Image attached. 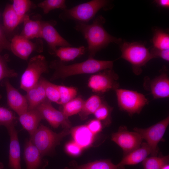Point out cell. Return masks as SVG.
<instances>
[{
    "label": "cell",
    "instance_id": "7402d4cb",
    "mask_svg": "<svg viewBox=\"0 0 169 169\" xmlns=\"http://www.w3.org/2000/svg\"><path fill=\"white\" fill-rule=\"evenodd\" d=\"M23 22V28L20 35L29 40L41 38L42 21L31 19L29 16L26 15Z\"/></svg>",
    "mask_w": 169,
    "mask_h": 169
},
{
    "label": "cell",
    "instance_id": "836d02e7",
    "mask_svg": "<svg viewBox=\"0 0 169 169\" xmlns=\"http://www.w3.org/2000/svg\"><path fill=\"white\" fill-rule=\"evenodd\" d=\"M11 4L16 14L23 21L26 13L31 8L32 4L29 0H13Z\"/></svg>",
    "mask_w": 169,
    "mask_h": 169
},
{
    "label": "cell",
    "instance_id": "e575fe53",
    "mask_svg": "<svg viewBox=\"0 0 169 169\" xmlns=\"http://www.w3.org/2000/svg\"><path fill=\"white\" fill-rule=\"evenodd\" d=\"M60 94L59 104L62 105L75 98L77 91L73 87L58 85Z\"/></svg>",
    "mask_w": 169,
    "mask_h": 169
},
{
    "label": "cell",
    "instance_id": "1f68e13d",
    "mask_svg": "<svg viewBox=\"0 0 169 169\" xmlns=\"http://www.w3.org/2000/svg\"><path fill=\"white\" fill-rule=\"evenodd\" d=\"M16 122V117L12 111L0 106V126H3L8 130L15 126Z\"/></svg>",
    "mask_w": 169,
    "mask_h": 169
},
{
    "label": "cell",
    "instance_id": "ba28073f",
    "mask_svg": "<svg viewBox=\"0 0 169 169\" xmlns=\"http://www.w3.org/2000/svg\"><path fill=\"white\" fill-rule=\"evenodd\" d=\"M118 75L112 69H105L92 75L89 78L88 86L94 92L102 94L118 88Z\"/></svg>",
    "mask_w": 169,
    "mask_h": 169
},
{
    "label": "cell",
    "instance_id": "83f0119b",
    "mask_svg": "<svg viewBox=\"0 0 169 169\" xmlns=\"http://www.w3.org/2000/svg\"><path fill=\"white\" fill-rule=\"evenodd\" d=\"M84 102L81 98H75L63 105L62 111L67 118L79 114L82 108Z\"/></svg>",
    "mask_w": 169,
    "mask_h": 169
},
{
    "label": "cell",
    "instance_id": "603a6c76",
    "mask_svg": "<svg viewBox=\"0 0 169 169\" xmlns=\"http://www.w3.org/2000/svg\"><path fill=\"white\" fill-rule=\"evenodd\" d=\"M3 28L6 33L13 31L21 23L23 20L16 14L13 9L11 4H7L3 13Z\"/></svg>",
    "mask_w": 169,
    "mask_h": 169
},
{
    "label": "cell",
    "instance_id": "ac0fdd59",
    "mask_svg": "<svg viewBox=\"0 0 169 169\" xmlns=\"http://www.w3.org/2000/svg\"><path fill=\"white\" fill-rule=\"evenodd\" d=\"M19 121L23 128L31 136L38 128L40 123L44 119L36 109L28 110L19 115Z\"/></svg>",
    "mask_w": 169,
    "mask_h": 169
},
{
    "label": "cell",
    "instance_id": "484cf974",
    "mask_svg": "<svg viewBox=\"0 0 169 169\" xmlns=\"http://www.w3.org/2000/svg\"><path fill=\"white\" fill-rule=\"evenodd\" d=\"M124 167L114 164L110 160L96 161L86 164L77 166L72 169H124Z\"/></svg>",
    "mask_w": 169,
    "mask_h": 169
},
{
    "label": "cell",
    "instance_id": "7bdbcfd3",
    "mask_svg": "<svg viewBox=\"0 0 169 169\" xmlns=\"http://www.w3.org/2000/svg\"><path fill=\"white\" fill-rule=\"evenodd\" d=\"M3 163L0 162V169H3Z\"/></svg>",
    "mask_w": 169,
    "mask_h": 169
},
{
    "label": "cell",
    "instance_id": "f35d334b",
    "mask_svg": "<svg viewBox=\"0 0 169 169\" xmlns=\"http://www.w3.org/2000/svg\"><path fill=\"white\" fill-rule=\"evenodd\" d=\"M65 149L69 154L74 156L79 155L82 148L74 141L68 143L65 146Z\"/></svg>",
    "mask_w": 169,
    "mask_h": 169
},
{
    "label": "cell",
    "instance_id": "4fadbf2b",
    "mask_svg": "<svg viewBox=\"0 0 169 169\" xmlns=\"http://www.w3.org/2000/svg\"><path fill=\"white\" fill-rule=\"evenodd\" d=\"M54 21H42L41 38L44 39L48 44L49 52L51 54H54L57 47H70L71 45L58 33L54 27Z\"/></svg>",
    "mask_w": 169,
    "mask_h": 169
},
{
    "label": "cell",
    "instance_id": "9a60e30c",
    "mask_svg": "<svg viewBox=\"0 0 169 169\" xmlns=\"http://www.w3.org/2000/svg\"><path fill=\"white\" fill-rule=\"evenodd\" d=\"M3 84L6 89L7 103L9 107L18 116L27 111L28 105L25 96L14 88L8 79L4 80Z\"/></svg>",
    "mask_w": 169,
    "mask_h": 169
},
{
    "label": "cell",
    "instance_id": "7a4b0ae2",
    "mask_svg": "<svg viewBox=\"0 0 169 169\" xmlns=\"http://www.w3.org/2000/svg\"><path fill=\"white\" fill-rule=\"evenodd\" d=\"M113 63V61L98 60L90 58L83 62L69 65H66L62 61H54L50 65L55 70L52 79L64 78L79 74H93L112 69Z\"/></svg>",
    "mask_w": 169,
    "mask_h": 169
},
{
    "label": "cell",
    "instance_id": "8fae6325",
    "mask_svg": "<svg viewBox=\"0 0 169 169\" xmlns=\"http://www.w3.org/2000/svg\"><path fill=\"white\" fill-rule=\"evenodd\" d=\"M111 140L122 148L124 156L140 147L143 139L137 132L130 131L122 126L112 134Z\"/></svg>",
    "mask_w": 169,
    "mask_h": 169
},
{
    "label": "cell",
    "instance_id": "5bb4252c",
    "mask_svg": "<svg viewBox=\"0 0 169 169\" xmlns=\"http://www.w3.org/2000/svg\"><path fill=\"white\" fill-rule=\"evenodd\" d=\"M144 87L150 91L155 99L169 96V78L167 74L162 72L159 76L151 79L145 78Z\"/></svg>",
    "mask_w": 169,
    "mask_h": 169
},
{
    "label": "cell",
    "instance_id": "277c9868",
    "mask_svg": "<svg viewBox=\"0 0 169 169\" xmlns=\"http://www.w3.org/2000/svg\"><path fill=\"white\" fill-rule=\"evenodd\" d=\"M70 132L69 129H64L61 132L56 133L40 124L36 131L30 136L29 140L44 156L53 151Z\"/></svg>",
    "mask_w": 169,
    "mask_h": 169
},
{
    "label": "cell",
    "instance_id": "e0dca14e",
    "mask_svg": "<svg viewBox=\"0 0 169 169\" xmlns=\"http://www.w3.org/2000/svg\"><path fill=\"white\" fill-rule=\"evenodd\" d=\"M10 136L8 166L11 169H22L21 152L18 132L15 126L7 130Z\"/></svg>",
    "mask_w": 169,
    "mask_h": 169
},
{
    "label": "cell",
    "instance_id": "d590c367",
    "mask_svg": "<svg viewBox=\"0 0 169 169\" xmlns=\"http://www.w3.org/2000/svg\"><path fill=\"white\" fill-rule=\"evenodd\" d=\"M112 108L104 102L93 114L96 119L104 121L109 117Z\"/></svg>",
    "mask_w": 169,
    "mask_h": 169
},
{
    "label": "cell",
    "instance_id": "9c48e42d",
    "mask_svg": "<svg viewBox=\"0 0 169 169\" xmlns=\"http://www.w3.org/2000/svg\"><path fill=\"white\" fill-rule=\"evenodd\" d=\"M169 124V117L168 116L147 128L134 129V131L146 141L152 156H157L158 151V144L162 139Z\"/></svg>",
    "mask_w": 169,
    "mask_h": 169
},
{
    "label": "cell",
    "instance_id": "52a82bcc",
    "mask_svg": "<svg viewBox=\"0 0 169 169\" xmlns=\"http://www.w3.org/2000/svg\"><path fill=\"white\" fill-rule=\"evenodd\" d=\"M115 90L119 108L130 115L140 113L148 103L146 96L136 91L119 88Z\"/></svg>",
    "mask_w": 169,
    "mask_h": 169
},
{
    "label": "cell",
    "instance_id": "5b68a950",
    "mask_svg": "<svg viewBox=\"0 0 169 169\" xmlns=\"http://www.w3.org/2000/svg\"><path fill=\"white\" fill-rule=\"evenodd\" d=\"M109 2L105 0H91L65 9L59 17L64 21L72 19L86 23L92 19L100 10L106 9Z\"/></svg>",
    "mask_w": 169,
    "mask_h": 169
},
{
    "label": "cell",
    "instance_id": "f1b7e54d",
    "mask_svg": "<svg viewBox=\"0 0 169 169\" xmlns=\"http://www.w3.org/2000/svg\"><path fill=\"white\" fill-rule=\"evenodd\" d=\"M169 162V156H152L146 157L142 162L144 169H161Z\"/></svg>",
    "mask_w": 169,
    "mask_h": 169
},
{
    "label": "cell",
    "instance_id": "74e56055",
    "mask_svg": "<svg viewBox=\"0 0 169 169\" xmlns=\"http://www.w3.org/2000/svg\"><path fill=\"white\" fill-rule=\"evenodd\" d=\"M86 125L95 135L100 132L103 127L101 121L97 119L90 120Z\"/></svg>",
    "mask_w": 169,
    "mask_h": 169
},
{
    "label": "cell",
    "instance_id": "2e32d148",
    "mask_svg": "<svg viewBox=\"0 0 169 169\" xmlns=\"http://www.w3.org/2000/svg\"><path fill=\"white\" fill-rule=\"evenodd\" d=\"M43 157L31 141L27 140L25 144L23 151L26 169H45L48 162Z\"/></svg>",
    "mask_w": 169,
    "mask_h": 169
},
{
    "label": "cell",
    "instance_id": "4dcf8cb0",
    "mask_svg": "<svg viewBox=\"0 0 169 169\" xmlns=\"http://www.w3.org/2000/svg\"><path fill=\"white\" fill-rule=\"evenodd\" d=\"M8 56L7 55H2L0 53V82L3 79L13 78L18 76V73L8 66ZM2 96L0 94V100Z\"/></svg>",
    "mask_w": 169,
    "mask_h": 169
},
{
    "label": "cell",
    "instance_id": "6da1fadb",
    "mask_svg": "<svg viewBox=\"0 0 169 169\" xmlns=\"http://www.w3.org/2000/svg\"><path fill=\"white\" fill-rule=\"evenodd\" d=\"M105 22V19L99 15L91 24L78 22L75 26V29L81 32L87 41L89 58H93L98 52L111 43L119 44L122 42L121 39L111 36L105 30L103 27Z\"/></svg>",
    "mask_w": 169,
    "mask_h": 169
},
{
    "label": "cell",
    "instance_id": "b9f144b4",
    "mask_svg": "<svg viewBox=\"0 0 169 169\" xmlns=\"http://www.w3.org/2000/svg\"><path fill=\"white\" fill-rule=\"evenodd\" d=\"M161 169H169V165L168 164L164 166Z\"/></svg>",
    "mask_w": 169,
    "mask_h": 169
},
{
    "label": "cell",
    "instance_id": "cb8c5ba5",
    "mask_svg": "<svg viewBox=\"0 0 169 169\" xmlns=\"http://www.w3.org/2000/svg\"><path fill=\"white\" fill-rule=\"evenodd\" d=\"M85 48L84 46L78 47H60L56 50L55 55L58 57L61 61H69L83 54Z\"/></svg>",
    "mask_w": 169,
    "mask_h": 169
},
{
    "label": "cell",
    "instance_id": "8d00e7d4",
    "mask_svg": "<svg viewBox=\"0 0 169 169\" xmlns=\"http://www.w3.org/2000/svg\"><path fill=\"white\" fill-rule=\"evenodd\" d=\"M150 51L153 59L161 58L167 62L169 61V49H161L153 47Z\"/></svg>",
    "mask_w": 169,
    "mask_h": 169
},
{
    "label": "cell",
    "instance_id": "60d3db41",
    "mask_svg": "<svg viewBox=\"0 0 169 169\" xmlns=\"http://www.w3.org/2000/svg\"><path fill=\"white\" fill-rule=\"evenodd\" d=\"M154 2L160 7L165 8H168L169 7V0H156Z\"/></svg>",
    "mask_w": 169,
    "mask_h": 169
},
{
    "label": "cell",
    "instance_id": "ab89813d",
    "mask_svg": "<svg viewBox=\"0 0 169 169\" xmlns=\"http://www.w3.org/2000/svg\"><path fill=\"white\" fill-rule=\"evenodd\" d=\"M10 42L6 37L3 26L0 25V53L3 49L10 50Z\"/></svg>",
    "mask_w": 169,
    "mask_h": 169
},
{
    "label": "cell",
    "instance_id": "3957f363",
    "mask_svg": "<svg viewBox=\"0 0 169 169\" xmlns=\"http://www.w3.org/2000/svg\"><path fill=\"white\" fill-rule=\"evenodd\" d=\"M119 44L121 53L120 58L131 64L135 74H141L142 68L153 59L149 49L144 44L137 42L122 41Z\"/></svg>",
    "mask_w": 169,
    "mask_h": 169
},
{
    "label": "cell",
    "instance_id": "ffe728a7",
    "mask_svg": "<svg viewBox=\"0 0 169 169\" xmlns=\"http://www.w3.org/2000/svg\"><path fill=\"white\" fill-rule=\"evenodd\" d=\"M26 92L25 97L28 103V110L36 108L46 99L44 87L41 77L35 86Z\"/></svg>",
    "mask_w": 169,
    "mask_h": 169
},
{
    "label": "cell",
    "instance_id": "30bf717a",
    "mask_svg": "<svg viewBox=\"0 0 169 169\" xmlns=\"http://www.w3.org/2000/svg\"><path fill=\"white\" fill-rule=\"evenodd\" d=\"M43 49V43L40 39L33 42L20 35H17L10 42V50L15 55L24 60H27L33 52L41 53Z\"/></svg>",
    "mask_w": 169,
    "mask_h": 169
},
{
    "label": "cell",
    "instance_id": "d4e9b609",
    "mask_svg": "<svg viewBox=\"0 0 169 169\" xmlns=\"http://www.w3.org/2000/svg\"><path fill=\"white\" fill-rule=\"evenodd\" d=\"M103 102L101 98L98 95L90 96L84 102L82 108L79 113L81 119H86L89 115L93 114Z\"/></svg>",
    "mask_w": 169,
    "mask_h": 169
},
{
    "label": "cell",
    "instance_id": "8992f818",
    "mask_svg": "<svg viewBox=\"0 0 169 169\" xmlns=\"http://www.w3.org/2000/svg\"><path fill=\"white\" fill-rule=\"evenodd\" d=\"M48 66L44 56L38 55L31 58L21 77L20 88L27 91L39 82L41 75L48 72Z\"/></svg>",
    "mask_w": 169,
    "mask_h": 169
},
{
    "label": "cell",
    "instance_id": "44dd1931",
    "mask_svg": "<svg viewBox=\"0 0 169 169\" xmlns=\"http://www.w3.org/2000/svg\"><path fill=\"white\" fill-rule=\"evenodd\" d=\"M70 132L74 141L82 149L90 146L94 139L95 135L90 131L86 125L75 127Z\"/></svg>",
    "mask_w": 169,
    "mask_h": 169
},
{
    "label": "cell",
    "instance_id": "4316f807",
    "mask_svg": "<svg viewBox=\"0 0 169 169\" xmlns=\"http://www.w3.org/2000/svg\"><path fill=\"white\" fill-rule=\"evenodd\" d=\"M152 42L154 47L161 49H169L168 33L159 28L154 30Z\"/></svg>",
    "mask_w": 169,
    "mask_h": 169
},
{
    "label": "cell",
    "instance_id": "7c38bea8",
    "mask_svg": "<svg viewBox=\"0 0 169 169\" xmlns=\"http://www.w3.org/2000/svg\"><path fill=\"white\" fill-rule=\"evenodd\" d=\"M36 108L40 112L44 119H45L54 128L62 125L64 129L70 128L71 125L68 118L62 111L55 108L48 100L46 99Z\"/></svg>",
    "mask_w": 169,
    "mask_h": 169
},
{
    "label": "cell",
    "instance_id": "d6986e66",
    "mask_svg": "<svg viewBox=\"0 0 169 169\" xmlns=\"http://www.w3.org/2000/svg\"><path fill=\"white\" fill-rule=\"evenodd\" d=\"M138 148L124 156L120 162L117 164L124 167L125 165H133L142 162L151 153V151L146 142L142 143Z\"/></svg>",
    "mask_w": 169,
    "mask_h": 169
},
{
    "label": "cell",
    "instance_id": "d6a6232c",
    "mask_svg": "<svg viewBox=\"0 0 169 169\" xmlns=\"http://www.w3.org/2000/svg\"><path fill=\"white\" fill-rule=\"evenodd\" d=\"M64 0H45L38 5V6L42 9L44 14L48 13L51 10L61 9L63 10L67 9Z\"/></svg>",
    "mask_w": 169,
    "mask_h": 169
},
{
    "label": "cell",
    "instance_id": "f546056e",
    "mask_svg": "<svg viewBox=\"0 0 169 169\" xmlns=\"http://www.w3.org/2000/svg\"><path fill=\"white\" fill-rule=\"evenodd\" d=\"M44 84L46 98L50 102L59 104L60 94L58 85L41 78Z\"/></svg>",
    "mask_w": 169,
    "mask_h": 169
}]
</instances>
